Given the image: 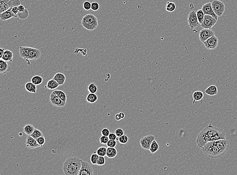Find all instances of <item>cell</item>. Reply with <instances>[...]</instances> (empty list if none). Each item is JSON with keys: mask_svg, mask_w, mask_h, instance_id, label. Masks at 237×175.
<instances>
[{"mask_svg": "<svg viewBox=\"0 0 237 175\" xmlns=\"http://www.w3.org/2000/svg\"><path fill=\"white\" fill-rule=\"evenodd\" d=\"M225 138H226V134L223 130L209 124L198 134L197 137L196 143L198 147L202 148L208 142Z\"/></svg>", "mask_w": 237, "mask_h": 175, "instance_id": "6da1fadb", "label": "cell"}, {"mask_svg": "<svg viewBox=\"0 0 237 175\" xmlns=\"http://www.w3.org/2000/svg\"><path fill=\"white\" fill-rule=\"evenodd\" d=\"M229 141L225 138L208 142L202 149L203 153L207 157L217 158L225 155L229 149Z\"/></svg>", "mask_w": 237, "mask_h": 175, "instance_id": "7a4b0ae2", "label": "cell"}, {"mask_svg": "<svg viewBox=\"0 0 237 175\" xmlns=\"http://www.w3.org/2000/svg\"><path fill=\"white\" fill-rule=\"evenodd\" d=\"M82 161L78 157H70L63 163L62 170L64 175H78L81 168Z\"/></svg>", "mask_w": 237, "mask_h": 175, "instance_id": "3957f363", "label": "cell"}, {"mask_svg": "<svg viewBox=\"0 0 237 175\" xmlns=\"http://www.w3.org/2000/svg\"><path fill=\"white\" fill-rule=\"evenodd\" d=\"M81 23L85 29L88 31H94L98 26V20L93 14H89L83 16Z\"/></svg>", "mask_w": 237, "mask_h": 175, "instance_id": "277c9868", "label": "cell"}, {"mask_svg": "<svg viewBox=\"0 0 237 175\" xmlns=\"http://www.w3.org/2000/svg\"><path fill=\"white\" fill-rule=\"evenodd\" d=\"M211 3L214 13L218 17H221L225 12V3L219 0H212Z\"/></svg>", "mask_w": 237, "mask_h": 175, "instance_id": "5b68a950", "label": "cell"}, {"mask_svg": "<svg viewBox=\"0 0 237 175\" xmlns=\"http://www.w3.org/2000/svg\"><path fill=\"white\" fill-rule=\"evenodd\" d=\"M188 23L190 28L193 30L195 28L199 26V22L198 21L196 12L195 11H191L189 13L188 16Z\"/></svg>", "mask_w": 237, "mask_h": 175, "instance_id": "8992f818", "label": "cell"}, {"mask_svg": "<svg viewBox=\"0 0 237 175\" xmlns=\"http://www.w3.org/2000/svg\"><path fill=\"white\" fill-rule=\"evenodd\" d=\"M207 50H214L217 49L219 44V39L215 36L209 38L203 43Z\"/></svg>", "mask_w": 237, "mask_h": 175, "instance_id": "52a82bcc", "label": "cell"}, {"mask_svg": "<svg viewBox=\"0 0 237 175\" xmlns=\"http://www.w3.org/2000/svg\"><path fill=\"white\" fill-rule=\"evenodd\" d=\"M217 22V20L211 16L205 15L204 20L201 24V26L202 28L211 29L215 26Z\"/></svg>", "mask_w": 237, "mask_h": 175, "instance_id": "ba28073f", "label": "cell"}, {"mask_svg": "<svg viewBox=\"0 0 237 175\" xmlns=\"http://www.w3.org/2000/svg\"><path fill=\"white\" fill-rule=\"evenodd\" d=\"M155 139V137L153 135H148L145 136L143 137L140 141L142 148L145 150H149L151 143Z\"/></svg>", "mask_w": 237, "mask_h": 175, "instance_id": "9c48e42d", "label": "cell"}, {"mask_svg": "<svg viewBox=\"0 0 237 175\" xmlns=\"http://www.w3.org/2000/svg\"><path fill=\"white\" fill-rule=\"evenodd\" d=\"M214 36H215L214 32L211 29L203 28L199 32V39L203 43L209 38Z\"/></svg>", "mask_w": 237, "mask_h": 175, "instance_id": "30bf717a", "label": "cell"}, {"mask_svg": "<svg viewBox=\"0 0 237 175\" xmlns=\"http://www.w3.org/2000/svg\"><path fill=\"white\" fill-rule=\"evenodd\" d=\"M93 168L91 166L88 162L82 161L78 175H93Z\"/></svg>", "mask_w": 237, "mask_h": 175, "instance_id": "8fae6325", "label": "cell"}, {"mask_svg": "<svg viewBox=\"0 0 237 175\" xmlns=\"http://www.w3.org/2000/svg\"><path fill=\"white\" fill-rule=\"evenodd\" d=\"M50 100L53 105L57 107H63L65 106L66 104V103L63 101L53 91L50 94Z\"/></svg>", "mask_w": 237, "mask_h": 175, "instance_id": "7c38bea8", "label": "cell"}, {"mask_svg": "<svg viewBox=\"0 0 237 175\" xmlns=\"http://www.w3.org/2000/svg\"><path fill=\"white\" fill-rule=\"evenodd\" d=\"M202 10L203 11L205 15H210L214 17L218 20V16L216 15V14L214 12V10L212 9L211 6V2L207 3L204 4L202 7Z\"/></svg>", "mask_w": 237, "mask_h": 175, "instance_id": "4fadbf2b", "label": "cell"}, {"mask_svg": "<svg viewBox=\"0 0 237 175\" xmlns=\"http://www.w3.org/2000/svg\"><path fill=\"white\" fill-rule=\"evenodd\" d=\"M31 47H19V54L21 58L26 60L29 65H31L29 60V53Z\"/></svg>", "mask_w": 237, "mask_h": 175, "instance_id": "5bb4252c", "label": "cell"}, {"mask_svg": "<svg viewBox=\"0 0 237 175\" xmlns=\"http://www.w3.org/2000/svg\"><path fill=\"white\" fill-rule=\"evenodd\" d=\"M26 144L27 148L34 149L40 147L37 143V139L32 137L31 135H27L26 141Z\"/></svg>", "mask_w": 237, "mask_h": 175, "instance_id": "9a60e30c", "label": "cell"}, {"mask_svg": "<svg viewBox=\"0 0 237 175\" xmlns=\"http://www.w3.org/2000/svg\"><path fill=\"white\" fill-rule=\"evenodd\" d=\"M41 52L39 49L31 47L29 53V60H37L41 57Z\"/></svg>", "mask_w": 237, "mask_h": 175, "instance_id": "2e32d148", "label": "cell"}, {"mask_svg": "<svg viewBox=\"0 0 237 175\" xmlns=\"http://www.w3.org/2000/svg\"><path fill=\"white\" fill-rule=\"evenodd\" d=\"M11 70L10 65L8 64V62L3 60L2 59L0 60V73L4 74L8 72Z\"/></svg>", "mask_w": 237, "mask_h": 175, "instance_id": "e0dca14e", "label": "cell"}, {"mask_svg": "<svg viewBox=\"0 0 237 175\" xmlns=\"http://www.w3.org/2000/svg\"><path fill=\"white\" fill-rule=\"evenodd\" d=\"M0 18L2 21H6L12 18H16L15 15L13 13L11 10V8L8 10L0 14Z\"/></svg>", "mask_w": 237, "mask_h": 175, "instance_id": "ac0fdd59", "label": "cell"}, {"mask_svg": "<svg viewBox=\"0 0 237 175\" xmlns=\"http://www.w3.org/2000/svg\"><path fill=\"white\" fill-rule=\"evenodd\" d=\"M11 8L10 0H0V14Z\"/></svg>", "mask_w": 237, "mask_h": 175, "instance_id": "d6986e66", "label": "cell"}, {"mask_svg": "<svg viewBox=\"0 0 237 175\" xmlns=\"http://www.w3.org/2000/svg\"><path fill=\"white\" fill-rule=\"evenodd\" d=\"M53 78L59 84V85H64L66 79L65 74L62 73L60 72L57 73Z\"/></svg>", "mask_w": 237, "mask_h": 175, "instance_id": "ffe728a7", "label": "cell"}, {"mask_svg": "<svg viewBox=\"0 0 237 175\" xmlns=\"http://www.w3.org/2000/svg\"><path fill=\"white\" fill-rule=\"evenodd\" d=\"M1 59L8 62H12L13 60V52L10 50H6L4 53L3 56Z\"/></svg>", "mask_w": 237, "mask_h": 175, "instance_id": "44dd1931", "label": "cell"}, {"mask_svg": "<svg viewBox=\"0 0 237 175\" xmlns=\"http://www.w3.org/2000/svg\"><path fill=\"white\" fill-rule=\"evenodd\" d=\"M205 93L208 96H214L218 93V89L215 85H211L205 89Z\"/></svg>", "mask_w": 237, "mask_h": 175, "instance_id": "7402d4cb", "label": "cell"}, {"mask_svg": "<svg viewBox=\"0 0 237 175\" xmlns=\"http://www.w3.org/2000/svg\"><path fill=\"white\" fill-rule=\"evenodd\" d=\"M204 97V93L203 92L200 90H197L193 93V104H195L197 101H202Z\"/></svg>", "mask_w": 237, "mask_h": 175, "instance_id": "603a6c76", "label": "cell"}, {"mask_svg": "<svg viewBox=\"0 0 237 175\" xmlns=\"http://www.w3.org/2000/svg\"><path fill=\"white\" fill-rule=\"evenodd\" d=\"M37 85L34 84L31 81V82H28L26 83L25 85V88H26V90L29 93H37Z\"/></svg>", "mask_w": 237, "mask_h": 175, "instance_id": "cb8c5ba5", "label": "cell"}, {"mask_svg": "<svg viewBox=\"0 0 237 175\" xmlns=\"http://www.w3.org/2000/svg\"><path fill=\"white\" fill-rule=\"evenodd\" d=\"M59 86V84L54 79H51L48 81L47 84L45 86V88H47L50 90H55Z\"/></svg>", "mask_w": 237, "mask_h": 175, "instance_id": "d4e9b609", "label": "cell"}, {"mask_svg": "<svg viewBox=\"0 0 237 175\" xmlns=\"http://www.w3.org/2000/svg\"><path fill=\"white\" fill-rule=\"evenodd\" d=\"M118 152L115 147H108L106 156L109 158H113L117 155Z\"/></svg>", "mask_w": 237, "mask_h": 175, "instance_id": "484cf974", "label": "cell"}, {"mask_svg": "<svg viewBox=\"0 0 237 175\" xmlns=\"http://www.w3.org/2000/svg\"><path fill=\"white\" fill-rule=\"evenodd\" d=\"M98 99V96L96 93H89L86 96V101L87 102L90 104H94L96 103Z\"/></svg>", "mask_w": 237, "mask_h": 175, "instance_id": "4316f807", "label": "cell"}, {"mask_svg": "<svg viewBox=\"0 0 237 175\" xmlns=\"http://www.w3.org/2000/svg\"><path fill=\"white\" fill-rule=\"evenodd\" d=\"M35 129L36 128H34V127L32 125L27 124L23 127V131L27 135H31L33 133Z\"/></svg>", "mask_w": 237, "mask_h": 175, "instance_id": "83f0119b", "label": "cell"}, {"mask_svg": "<svg viewBox=\"0 0 237 175\" xmlns=\"http://www.w3.org/2000/svg\"><path fill=\"white\" fill-rule=\"evenodd\" d=\"M159 144H158L156 140L155 139L153 140V141L151 143L150 148H149V150H150V152H151V153L153 154V153H155V152H157L158 150L159 149Z\"/></svg>", "mask_w": 237, "mask_h": 175, "instance_id": "f1b7e54d", "label": "cell"}, {"mask_svg": "<svg viewBox=\"0 0 237 175\" xmlns=\"http://www.w3.org/2000/svg\"><path fill=\"white\" fill-rule=\"evenodd\" d=\"M53 91L63 101H64L65 103H66L67 95H66L65 92L63 90H57V89L54 90Z\"/></svg>", "mask_w": 237, "mask_h": 175, "instance_id": "f546056e", "label": "cell"}, {"mask_svg": "<svg viewBox=\"0 0 237 175\" xmlns=\"http://www.w3.org/2000/svg\"><path fill=\"white\" fill-rule=\"evenodd\" d=\"M31 81L36 85H39L42 83L43 78L40 75H35L31 78Z\"/></svg>", "mask_w": 237, "mask_h": 175, "instance_id": "4dcf8cb0", "label": "cell"}, {"mask_svg": "<svg viewBox=\"0 0 237 175\" xmlns=\"http://www.w3.org/2000/svg\"><path fill=\"white\" fill-rule=\"evenodd\" d=\"M165 9H166V11H168V12H173L176 9V5L173 2H168L166 4Z\"/></svg>", "mask_w": 237, "mask_h": 175, "instance_id": "1f68e13d", "label": "cell"}, {"mask_svg": "<svg viewBox=\"0 0 237 175\" xmlns=\"http://www.w3.org/2000/svg\"><path fill=\"white\" fill-rule=\"evenodd\" d=\"M87 89L88 90L89 93H96L98 91V88L96 84L95 83H91V84L89 85Z\"/></svg>", "mask_w": 237, "mask_h": 175, "instance_id": "d6a6232c", "label": "cell"}, {"mask_svg": "<svg viewBox=\"0 0 237 175\" xmlns=\"http://www.w3.org/2000/svg\"><path fill=\"white\" fill-rule=\"evenodd\" d=\"M196 14L198 21L199 22L200 24H201L203 23V20H204L205 14L204 13V12H203L202 9L198 10L196 12Z\"/></svg>", "mask_w": 237, "mask_h": 175, "instance_id": "836d02e7", "label": "cell"}, {"mask_svg": "<svg viewBox=\"0 0 237 175\" xmlns=\"http://www.w3.org/2000/svg\"><path fill=\"white\" fill-rule=\"evenodd\" d=\"M107 148L104 147H101L97 150L96 153L99 155V156H102V157H105L106 156V153H107Z\"/></svg>", "mask_w": 237, "mask_h": 175, "instance_id": "e575fe53", "label": "cell"}, {"mask_svg": "<svg viewBox=\"0 0 237 175\" xmlns=\"http://www.w3.org/2000/svg\"><path fill=\"white\" fill-rule=\"evenodd\" d=\"M129 137L127 135H123L121 136L118 137V141L122 144H125L129 141Z\"/></svg>", "mask_w": 237, "mask_h": 175, "instance_id": "d590c367", "label": "cell"}, {"mask_svg": "<svg viewBox=\"0 0 237 175\" xmlns=\"http://www.w3.org/2000/svg\"><path fill=\"white\" fill-rule=\"evenodd\" d=\"M42 135H43V134L40 130L37 129H35L34 130V131L33 132V133L31 135L32 137H34V138H35L36 139H37L40 137L42 136Z\"/></svg>", "mask_w": 237, "mask_h": 175, "instance_id": "8d00e7d4", "label": "cell"}, {"mask_svg": "<svg viewBox=\"0 0 237 175\" xmlns=\"http://www.w3.org/2000/svg\"><path fill=\"white\" fill-rule=\"evenodd\" d=\"M99 157V155L97 153L91 154V162L93 165H97V163Z\"/></svg>", "mask_w": 237, "mask_h": 175, "instance_id": "74e56055", "label": "cell"}, {"mask_svg": "<svg viewBox=\"0 0 237 175\" xmlns=\"http://www.w3.org/2000/svg\"><path fill=\"white\" fill-rule=\"evenodd\" d=\"M29 15V12L27 9H26V10L24 12H19L18 15V17L19 18L21 19H24L27 18V17Z\"/></svg>", "mask_w": 237, "mask_h": 175, "instance_id": "f35d334b", "label": "cell"}, {"mask_svg": "<svg viewBox=\"0 0 237 175\" xmlns=\"http://www.w3.org/2000/svg\"><path fill=\"white\" fill-rule=\"evenodd\" d=\"M37 141L38 144L40 145V147H42L45 143L46 140H45L44 136L42 135V136H41V137H40L37 139Z\"/></svg>", "mask_w": 237, "mask_h": 175, "instance_id": "ab89813d", "label": "cell"}, {"mask_svg": "<svg viewBox=\"0 0 237 175\" xmlns=\"http://www.w3.org/2000/svg\"><path fill=\"white\" fill-rule=\"evenodd\" d=\"M105 162H106V160H105V157L99 156L98 160H97V165L99 166H101L105 164Z\"/></svg>", "mask_w": 237, "mask_h": 175, "instance_id": "60d3db41", "label": "cell"}, {"mask_svg": "<svg viewBox=\"0 0 237 175\" xmlns=\"http://www.w3.org/2000/svg\"><path fill=\"white\" fill-rule=\"evenodd\" d=\"M100 8L99 4L97 2H93L91 3V10L93 11H97Z\"/></svg>", "mask_w": 237, "mask_h": 175, "instance_id": "b9f144b4", "label": "cell"}, {"mask_svg": "<svg viewBox=\"0 0 237 175\" xmlns=\"http://www.w3.org/2000/svg\"><path fill=\"white\" fill-rule=\"evenodd\" d=\"M91 3L89 1H85L83 4V8L86 11H89L91 9Z\"/></svg>", "mask_w": 237, "mask_h": 175, "instance_id": "7bdbcfd3", "label": "cell"}, {"mask_svg": "<svg viewBox=\"0 0 237 175\" xmlns=\"http://www.w3.org/2000/svg\"><path fill=\"white\" fill-rule=\"evenodd\" d=\"M109 140V138L108 136L102 135V136L100 138V142L102 144H106L108 141Z\"/></svg>", "mask_w": 237, "mask_h": 175, "instance_id": "ee69618b", "label": "cell"}, {"mask_svg": "<svg viewBox=\"0 0 237 175\" xmlns=\"http://www.w3.org/2000/svg\"><path fill=\"white\" fill-rule=\"evenodd\" d=\"M107 146L108 147H115L117 145V142L115 140H109L107 142Z\"/></svg>", "mask_w": 237, "mask_h": 175, "instance_id": "f6af8a7d", "label": "cell"}, {"mask_svg": "<svg viewBox=\"0 0 237 175\" xmlns=\"http://www.w3.org/2000/svg\"><path fill=\"white\" fill-rule=\"evenodd\" d=\"M20 0H10L11 8L21 5Z\"/></svg>", "mask_w": 237, "mask_h": 175, "instance_id": "bcb514c9", "label": "cell"}, {"mask_svg": "<svg viewBox=\"0 0 237 175\" xmlns=\"http://www.w3.org/2000/svg\"><path fill=\"white\" fill-rule=\"evenodd\" d=\"M115 134L116 135L117 137H119L121 136L122 135H124V130L122 129L118 128V129L115 130Z\"/></svg>", "mask_w": 237, "mask_h": 175, "instance_id": "7dc6e473", "label": "cell"}, {"mask_svg": "<svg viewBox=\"0 0 237 175\" xmlns=\"http://www.w3.org/2000/svg\"><path fill=\"white\" fill-rule=\"evenodd\" d=\"M110 130H109L108 128H104V129H103L102 130V135L106 136H108L109 135V134H110Z\"/></svg>", "mask_w": 237, "mask_h": 175, "instance_id": "c3c4849f", "label": "cell"}, {"mask_svg": "<svg viewBox=\"0 0 237 175\" xmlns=\"http://www.w3.org/2000/svg\"><path fill=\"white\" fill-rule=\"evenodd\" d=\"M11 10H12V12H13V13L15 16L16 18H17L19 12L18 6H15V7H12V8H11Z\"/></svg>", "mask_w": 237, "mask_h": 175, "instance_id": "681fc988", "label": "cell"}, {"mask_svg": "<svg viewBox=\"0 0 237 175\" xmlns=\"http://www.w3.org/2000/svg\"><path fill=\"white\" fill-rule=\"evenodd\" d=\"M110 140H118V137H117L116 135L115 134V133H110V134L108 136Z\"/></svg>", "mask_w": 237, "mask_h": 175, "instance_id": "f907efd6", "label": "cell"}, {"mask_svg": "<svg viewBox=\"0 0 237 175\" xmlns=\"http://www.w3.org/2000/svg\"><path fill=\"white\" fill-rule=\"evenodd\" d=\"M18 9L19 12H24L26 10V8L24 7V6L22 5H20L18 6Z\"/></svg>", "mask_w": 237, "mask_h": 175, "instance_id": "816d5d0a", "label": "cell"}, {"mask_svg": "<svg viewBox=\"0 0 237 175\" xmlns=\"http://www.w3.org/2000/svg\"><path fill=\"white\" fill-rule=\"evenodd\" d=\"M5 50H6L3 49V48H2V47L0 48V58H1V59L2 58V57L3 56L4 53L5 52Z\"/></svg>", "mask_w": 237, "mask_h": 175, "instance_id": "f5cc1de1", "label": "cell"}, {"mask_svg": "<svg viewBox=\"0 0 237 175\" xmlns=\"http://www.w3.org/2000/svg\"><path fill=\"white\" fill-rule=\"evenodd\" d=\"M115 119L116 120V121H120V120H121V118L120 117L119 114H117L115 115Z\"/></svg>", "mask_w": 237, "mask_h": 175, "instance_id": "db71d44e", "label": "cell"}, {"mask_svg": "<svg viewBox=\"0 0 237 175\" xmlns=\"http://www.w3.org/2000/svg\"><path fill=\"white\" fill-rule=\"evenodd\" d=\"M119 115H120V117L121 118V119H124V118L125 117V114H124V112H120V113H119Z\"/></svg>", "mask_w": 237, "mask_h": 175, "instance_id": "11a10c76", "label": "cell"}]
</instances>
